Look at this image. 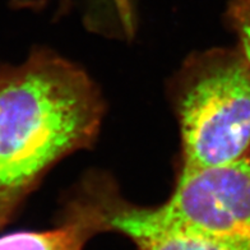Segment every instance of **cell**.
<instances>
[{"label":"cell","instance_id":"obj_1","mask_svg":"<svg viewBox=\"0 0 250 250\" xmlns=\"http://www.w3.org/2000/svg\"><path fill=\"white\" fill-rule=\"evenodd\" d=\"M102 110L88 77L53 54L0 68V229L55 162L92 143Z\"/></svg>","mask_w":250,"mask_h":250},{"label":"cell","instance_id":"obj_4","mask_svg":"<svg viewBox=\"0 0 250 250\" xmlns=\"http://www.w3.org/2000/svg\"><path fill=\"white\" fill-rule=\"evenodd\" d=\"M105 231L132 239L138 250H250V236L220 237L165 224L149 208L130 207L114 199H101Z\"/></svg>","mask_w":250,"mask_h":250},{"label":"cell","instance_id":"obj_2","mask_svg":"<svg viewBox=\"0 0 250 250\" xmlns=\"http://www.w3.org/2000/svg\"><path fill=\"white\" fill-rule=\"evenodd\" d=\"M181 174L230 162L250 148V66L240 51L209 53L193 64L178 102Z\"/></svg>","mask_w":250,"mask_h":250},{"label":"cell","instance_id":"obj_5","mask_svg":"<svg viewBox=\"0 0 250 250\" xmlns=\"http://www.w3.org/2000/svg\"><path fill=\"white\" fill-rule=\"evenodd\" d=\"M105 230L101 203L73 208L62 226L47 231H22L0 236V250H83L91 236Z\"/></svg>","mask_w":250,"mask_h":250},{"label":"cell","instance_id":"obj_6","mask_svg":"<svg viewBox=\"0 0 250 250\" xmlns=\"http://www.w3.org/2000/svg\"><path fill=\"white\" fill-rule=\"evenodd\" d=\"M229 17L240 37L241 53L250 66V0H232Z\"/></svg>","mask_w":250,"mask_h":250},{"label":"cell","instance_id":"obj_3","mask_svg":"<svg viewBox=\"0 0 250 250\" xmlns=\"http://www.w3.org/2000/svg\"><path fill=\"white\" fill-rule=\"evenodd\" d=\"M151 212L199 234L250 236V148L230 162L181 174L168 201Z\"/></svg>","mask_w":250,"mask_h":250}]
</instances>
